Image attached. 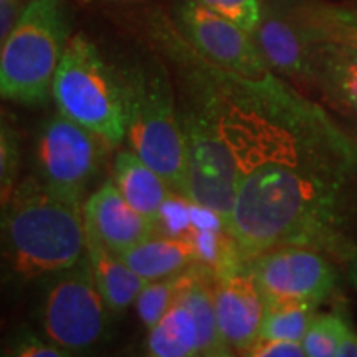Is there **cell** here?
Masks as SVG:
<instances>
[{
    "instance_id": "9c48e42d",
    "label": "cell",
    "mask_w": 357,
    "mask_h": 357,
    "mask_svg": "<svg viewBox=\"0 0 357 357\" xmlns=\"http://www.w3.org/2000/svg\"><path fill=\"white\" fill-rule=\"evenodd\" d=\"M266 303H323L337 284L333 261L319 250L283 245L247 261Z\"/></svg>"
},
{
    "instance_id": "d6986e66",
    "label": "cell",
    "mask_w": 357,
    "mask_h": 357,
    "mask_svg": "<svg viewBox=\"0 0 357 357\" xmlns=\"http://www.w3.org/2000/svg\"><path fill=\"white\" fill-rule=\"evenodd\" d=\"M310 42H337L357 50V10L324 6V3H300Z\"/></svg>"
},
{
    "instance_id": "5bb4252c",
    "label": "cell",
    "mask_w": 357,
    "mask_h": 357,
    "mask_svg": "<svg viewBox=\"0 0 357 357\" xmlns=\"http://www.w3.org/2000/svg\"><path fill=\"white\" fill-rule=\"evenodd\" d=\"M215 280L217 276L211 270L200 263H194L185 270V281L178 293V300L185 303L197 321L200 356L225 357L234 352L218 328L215 298H213Z\"/></svg>"
},
{
    "instance_id": "2e32d148",
    "label": "cell",
    "mask_w": 357,
    "mask_h": 357,
    "mask_svg": "<svg viewBox=\"0 0 357 357\" xmlns=\"http://www.w3.org/2000/svg\"><path fill=\"white\" fill-rule=\"evenodd\" d=\"M146 281L178 273L197 263V252L189 236L151 235L119 255Z\"/></svg>"
},
{
    "instance_id": "3957f363",
    "label": "cell",
    "mask_w": 357,
    "mask_h": 357,
    "mask_svg": "<svg viewBox=\"0 0 357 357\" xmlns=\"http://www.w3.org/2000/svg\"><path fill=\"white\" fill-rule=\"evenodd\" d=\"M131 151L172 190L187 192V149L178 106L162 65H134L123 71Z\"/></svg>"
},
{
    "instance_id": "8992f818",
    "label": "cell",
    "mask_w": 357,
    "mask_h": 357,
    "mask_svg": "<svg viewBox=\"0 0 357 357\" xmlns=\"http://www.w3.org/2000/svg\"><path fill=\"white\" fill-rule=\"evenodd\" d=\"M108 312L91 263L84 255L77 265L55 275L43 296L40 316L47 339L71 352L84 351L100 341Z\"/></svg>"
},
{
    "instance_id": "6da1fadb",
    "label": "cell",
    "mask_w": 357,
    "mask_h": 357,
    "mask_svg": "<svg viewBox=\"0 0 357 357\" xmlns=\"http://www.w3.org/2000/svg\"><path fill=\"white\" fill-rule=\"evenodd\" d=\"M238 166L230 234L245 261L283 245L346 260L357 147L316 102L276 77L255 84L202 56Z\"/></svg>"
},
{
    "instance_id": "4fadbf2b",
    "label": "cell",
    "mask_w": 357,
    "mask_h": 357,
    "mask_svg": "<svg viewBox=\"0 0 357 357\" xmlns=\"http://www.w3.org/2000/svg\"><path fill=\"white\" fill-rule=\"evenodd\" d=\"M310 82L326 100L357 123V50L349 45L329 42L311 43Z\"/></svg>"
},
{
    "instance_id": "30bf717a",
    "label": "cell",
    "mask_w": 357,
    "mask_h": 357,
    "mask_svg": "<svg viewBox=\"0 0 357 357\" xmlns=\"http://www.w3.org/2000/svg\"><path fill=\"white\" fill-rule=\"evenodd\" d=\"M253 38L271 70L283 77L310 82L311 42L300 3L261 0V19Z\"/></svg>"
},
{
    "instance_id": "d4e9b609",
    "label": "cell",
    "mask_w": 357,
    "mask_h": 357,
    "mask_svg": "<svg viewBox=\"0 0 357 357\" xmlns=\"http://www.w3.org/2000/svg\"><path fill=\"white\" fill-rule=\"evenodd\" d=\"M19 136L10 126H2L0 134V182H2V205L7 204L15 190V177L19 169Z\"/></svg>"
},
{
    "instance_id": "cb8c5ba5",
    "label": "cell",
    "mask_w": 357,
    "mask_h": 357,
    "mask_svg": "<svg viewBox=\"0 0 357 357\" xmlns=\"http://www.w3.org/2000/svg\"><path fill=\"white\" fill-rule=\"evenodd\" d=\"M197 2L242 26L252 35L260 24L261 0H197Z\"/></svg>"
},
{
    "instance_id": "4316f807",
    "label": "cell",
    "mask_w": 357,
    "mask_h": 357,
    "mask_svg": "<svg viewBox=\"0 0 357 357\" xmlns=\"http://www.w3.org/2000/svg\"><path fill=\"white\" fill-rule=\"evenodd\" d=\"M13 354L22 357H65L70 356V352L61 349L50 339L43 341V339L29 334V336L17 339V344L13 346Z\"/></svg>"
},
{
    "instance_id": "603a6c76",
    "label": "cell",
    "mask_w": 357,
    "mask_h": 357,
    "mask_svg": "<svg viewBox=\"0 0 357 357\" xmlns=\"http://www.w3.org/2000/svg\"><path fill=\"white\" fill-rule=\"evenodd\" d=\"M192 200L184 194L172 190L164 200L155 220L154 234L166 236H187L192 230Z\"/></svg>"
},
{
    "instance_id": "7a4b0ae2",
    "label": "cell",
    "mask_w": 357,
    "mask_h": 357,
    "mask_svg": "<svg viewBox=\"0 0 357 357\" xmlns=\"http://www.w3.org/2000/svg\"><path fill=\"white\" fill-rule=\"evenodd\" d=\"M2 230L8 263L20 280L56 275L86 255L82 200L56 194L37 177L12 192Z\"/></svg>"
},
{
    "instance_id": "7402d4cb",
    "label": "cell",
    "mask_w": 357,
    "mask_h": 357,
    "mask_svg": "<svg viewBox=\"0 0 357 357\" xmlns=\"http://www.w3.org/2000/svg\"><path fill=\"white\" fill-rule=\"evenodd\" d=\"M346 323L337 314H316L307 326L303 347L310 357H337Z\"/></svg>"
},
{
    "instance_id": "ba28073f",
    "label": "cell",
    "mask_w": 357,
    "mask_h": 357,
    "mask_svg": "<svg viewBox=\"0 0 357 357\" xmlns=\"http://www.w3.org/2000/svg\"><path fill=\"white\" fill-rule=\"evenodd\" d=\"M174 25L200 56L218 68L257 84L276 77L252 33L197 0L177 3Z\"/></svg>"
},
{
    "instance_id": "484cf974",
    "label": "cell",
    "mask_w": 357,
    "mask_h": 357,
    "mask_svg": "<svg viewBox=\"0 0 357 357\" xmlns=\"http://www.w3.org/2000/svg\"><path fill=\"white\" fill-rule=\"evenodd\" d=\"M248 357H303L306 356L301 341L276 337H258L250 349Z\"/></svg>"
},
{
    "instance_id": "7c38bea8",
    "label": "cell",
    "mask_w": 357,
    "mask_h": 357,
    "mask_svg": "<svg viewBox=\"0 0 357 357\" xmlns=\"http://www.w3.org/2000/svg\"><path fill=\"white\" fill-rule=\"evenodd\" d=\"M86 238L121 253L154 235V227L136 211L116 187L105 182L83 205Z\"/></svg>"
},
{
    "instance_id": "9a60e30c",
    "label": "cell",
    "mask_w": 357,
    "mask_h": 357,
    "mask_svg": "<svg viewBox=\"0 0 357 357\" xmlns=\"http://www.w3.org/2000/svg\"><path fill=\"white\" fill-rule=\"evenodd\" d=\"M113 181L123 197L154 227L171 185L132 151L116 155Z\"/></svg>"
},
{
    "instance_id": "ac0fdd59",
    "label": "cell",
    "mask_w": 357,
    "mask_h": 357,
    "mask_svg": "<svg viewBox=\"0 0 357 357\" xmlns=\"http://www.w3.org/2000/svg\"><path fill=\"white\" fill-rule=\"evenodd\" d=\"M147 352L154 357L200 356L199 326L185 303L177 300L149 329Z\"/></svg>"
},
{
    "instance_id": "f546056e",
    "label": "cell",
    "mask_w": 357,
    "mask_h": 357,
    "mask_svg": "<svg viewBox=\"0 0 357 357\" xmlns=\"http://www.w3.org/2000/svg\"><path fill=\"white\" fill-rule=\"evenodd\" d=\"M344 263L347 268V276H349V281L354 284V288L357 289V247L352 250L349 255H347Z\"/></svg>"
},
{
    "instance_id": "44dd1931",
    "label": "cell",
    "mask_w": 357,
    "mask_h": 357,
    "mask_svg": "<svg viewBox=\"0 0 357 357\" xmlns=\"http://www.w3.org/2000/svg\"><path fill=\"white\" fill-rule=\"evenodd\" d=\"M185 270L164 276L160 280L147 281L146 287L141 289L139 296L136 298L134 305H136V311L141 323L147 329L153 328L166 314V311L172 306V303L178 298V293H181L182 284L185 281Z\"/></svg>"
},
{
    "instance_id": "52a82bcc",
    "label": "cell",
    "mask_w": 357,
    "mask_h": 357,
    "mask_svg": "<svg viewBox=\"0 0 357 357\" xmlns=\"http://www.w3.org/2000/svg\"><path fill=\"white\" fill-rule=\"evenodd\" d=\"M111 146L58 111L40 129L35 147L37 178L63 197L82 200Z\"/></svg>"
},
{
    "instance_id": "83f0119b",
    "label": "cell",
    "mask_w": 357,
    "mask_h": 357,
    "mask_svg": "<svg viewBox=\"0 0 357 357\" xmlns=\"http://www.w3.org/2000/svg\"><path fill=\"white\" fill-rule=\"evenodd\" d=\"M24 7L19 0H0V42H3L19 22Z\"/></svg>"
},
{
    "instance_id": "8fae6325",
    "label": "cell",
    "mask_w": 357,
    "mask_h": 357,
    "mask_svg": "<svg viewBox=\"0 0 357 357\" xmlns=\"http://www.w3.org/2000/svg\"><path fill=\"white\" fill-rule=\"evenodd\" d=\"M213 298L223 339L231 352L245 356L260 336L265 314V298L248 266L217 278Z\"/></svg>"
},
{
    "instance_id": "ffe728a7",
    "label": "cell",
    "mask_w": 357,
    "mask_h": 357,
    "mask_svg": "<svg viewBox=\"0 0 357 357\" xmlns=\"http://www.w3.org/2000/svg\"><path fill=\"white\" fill-rule=\"evenodd\" d=\"M321 303L316 301H284L266 303L260 336L303 341L310 323L318 314Z\"/></svg>"
},
{
    "instance_id": "f1b7e54d",
    "label": "cell",
    "mask_w": 357,
    "mask_h": 357,
    "mask_svg": "<svg viewBox=\"0 0 357 357\" xmlns=\"http://www.w3.org/2000/svg\"><path fill=\"white\" fill-rule=\"evenodd\" d=\"M337 357H357V336L352 333L349 326H346L344 333H342Z\"/></svg>"
},
{
    "instance_id": "4dcf8cb0",
    "label": "cell",
    "mask_w": 357,
    "mask_h": 357,
    "mask_svg": "<svg viewBox=\"0 0 357 357\" xmlns=\"http://www.w3.org/2000/svg\"><path fill=\"white\" fill-rule=\"evenodd\" d=\"M19 2H22V0H19Z\"/></svg>"
},
{
    "instance_id": "e0dca14e",
    "label": "cell",
    "mask_w": 357,
    "mask_h": 357,
    "mask_svg": "<svg viewBox=\"0 0 357 357\" xmlns=\"http://www.w3.org/2000/svg\"><path fill=\"white\" fill-rule=\"evenodd\" d=\"M86 255L91 263L96 284L113 314L126 311L147 281L141 278L118 253L102 247L101 243L86 238Z\"/></svg>"
},
{
    "instance_id": "277c9868",
    "label": "cell",
    "mask_w": 357,
    "mask_h": 357,
    "mask_svg": "<svg viewBox=\"0 0 357 357\" xmlns=\"http://www.w3.org/2000/svg\"><path fill=\"white\" fill-rule=\"evenodd\" d=\"M52 96L61 114L96 132L111 149L126 139L123 71H116L84 35L68 40L53 79Z\"/></svg>"
},
{
    "instance_id": "5b68a950",
    "label": "cell",
    "mask_w": 357,
    "mask_h": 357,
    "mask_svg": "<svg viewBox=\"0 0 357 357\" xmlns=\"http://www.w3.org/2000/svg\"><path fill=\"white\" fill-rule=\"evenodd\" d=\"M61 0H29L0 52L3 100L38 106L52 96L53 79L68 45Z\"/></svg>"
}]
</instances>
